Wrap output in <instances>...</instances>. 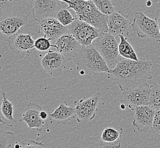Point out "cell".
<instances>
[{
  "label": "cell",
  "mask_w": 160,
  "mask_h": 148,
  "mask_svg": "<svg viewBox=\"0 0 160 148\" xmlns=\"http://www.w3.org/2000/svg\"><path fill=\"white\" fill-rule=\"evenodd\" d=\"M132 29L139 38H149L160 43L159 25L155 19L149 18L143 13H135Z\"/></svg>",
  "instance_id": "obj_5"
},
{
  "label": "cell",
  "mask_w": 160,
  "mask_h": 148,
  "mask_svg": "<svg viewBox=\"0 0 160 148\" xmlns=\"http://www.w3.org/2000/svg\"><path fill=\"white\" fill-rule=\"evenodd\" d=\"M39 33L42 32L44 37L51 40H58L62 35L69 33L67 26H65L55 17H49L38 22Z\"/></svg>",
  "instance_id": "obj_16"
},
{
  "label": "cell",
  "mask_w": 160,
  "mask_h": 148,
  "mask_svg": "<svg viewBox=\"0 0 160 148\" xmlns=\"http://www.w3.org/2000/svg\"><path fill=\"white\" fill-rule=\"evenodd\" d=\"M151 86L148 83L141 86L136 87L123 91L121 103L131 110L142 105H149Z\"/></svg>",
  "instance_id": "obj_6"
},
{
  "label": "cell",
  "mask_w": 160,
  "mask_h": 148,
  "mask_svg": "<svg viewBox=\"0 0 160 148\" xmlns=\"http://www.w3.org/2000/svg\"><path fill=\"white\" fill-rule=\"evenodd\" d=\"M126 105H125L124 104L121 103V104H120V108H121L122 109H125L126 108Z\"/></svg>",
  "instance_id": "obj_33"
},
{
  "label": "cell",
  "mask_w": 160,
  "mask_h": 148,
  "mask_svg": "<svg viewBox=\"0 0 160 148\" xmlns=\"http://www.w3.org/2000/svg\"><path fill=\"white\" fill-rule=\"evenodd\" d=\"M92 45L98 50L108 66L117 65L120 56L119 44L115 36L109 32L102 31Z\"/></svg>",
  "instance_id": "obj_4"
},
{
  "label": "cell",
  "mask_w": 160,
  "mask_h": 148,
  "mask_svg": "<svg viewBox=\"0 0 160 148\" xmlns=\"http://www.w3.org/2000/svg\"><path fill=\"white\" fill-rule=\"evenodd\" d=\"M120 38V43H119V56L124 58L129 59L134 61L139 60L138 56L132 46L127 40V37L122 35H119Z\"/></svg>",
  "instance_id": "obj_22"
},
{
  "label": "cell",
  "mask_w": 160,
  "mask_h": 148,
  "mask_svg": "<svg viewBox=\"0 0 160 148\" xmlns=\"http://www.w3.org/2000/svg\"></svg>",
  "instance_id": "obj_36"
},
{
  "label": "cell",
  "mask_w": 160,
  "mask_h": 148,
  "mask_svg": "<svg viewBox=\"0 0 160 148\" xmlns=\"http://www.w3.org/2000/svg\"><path fill=\"white\" fill-rule=\"evenodd\" d=\"M35 41L31 32L23 34L21 31L9 37L8 39L10 50L17 55L30 53L31 50L35 49Z\"/></svg>",
  "instance_id": "obj_11"
},
{
  "label": "cell",
  "mask_w": 160,
  "mask_h": 148,
  "mask_svg": "<svg viewBox=\"0 0 160 148\" xmlns=\"http://www.w3.org/2000/svg\"><path fill=\"white\" fill-rule=\"evenodd\" d=\"M75 117V107L74 105L69 106L67 102L60 103L59 107L52 114H49V120H53L58 123L65 124L72 118Z\"/></svg>",
  "instance_id": "obj_20"
},
{
  "label": "cell",
  "mask_w": 160,
  "mask_h": 148,
  "mask_svg": "<svg viewBox=\"0 0 160 148\" xmlns=\"http://www.w3.org/2000/svg\"><path fill=\"white\" fill-rule=\"evenodd\" d=\"M86 1H89V0H86Z\"/></svg>",
  "instance_id": "obj_35"
},
{
  "label": "cell",
  "mask_w": 160,
  "mask_h": 148,
  "mask_svg": "<svg viewBox=\"0 0 160 148\" xmlns=\"http://www.w3.org/2000/svg\"><path fill=\"white\" fill-rule=\"evenodd\" d=\"M101 12L106 16H110L115 12V5L111 0H92Z\"/></svg>",
  "instance_id": "obj_23"
},
{
  "label": "cell",
  "mask_w": 160,
  "mask_h": 148,
  "mask_svg": "<svg viewBox=\"0 0 160 148\" xmlns=\"http://www.w3.org/2000/svg\"><path fill=\"white\" fill-rule=\"evenodd\" d=\"M22 148H46V145L41 142H37L33 140L30 141L26 143H23Z\"/></svg>",
  "instance_id": "obj_29"
},
{
  "label": "cell",
  "mask_w": 160,
  "mask_h": 148,
  "mask_svg": "<svg viewBox=\"0 0 160 148\" xmlns=\"http://www.w3.org/2000/svg\"><path fill=\"white\" fill-rule=\"evenodd\" d=\"M52 47L58 50L67 61H71L82 45L72 34L68 33L59 37Z\"/></svg>",
  "instance_id": "obj_14"
},
{
  "label": "cell",
  "mask_w": 160,
  "mask_h": 148,
  "mask_svg": "<svg viewBox=\"0 0 160 148\" xmlns=\"http://www.w3.org/2000/svg\"><path fill=\"white\" fill-rule=\"evenodd\" d=\"M127 1H135V0H126Z\"/></svg>",
  "instance_id": "obj_34"
},
{
  "label": "cell",
  "mask_w": 160,
  "mask_h": 148,
  "mask_svg": "<svg viewBox=\"0 0 160 148\" xmlns=\"http://www.w3.org/2000/svg\"><path fill=\"white\" fill-rule=\"evenodd\" d=\"M155 110L160 109V83L151 85V95L149 105Z\"/></svg>",
  "instance_id": "obj_24"
},
{
  "label": "cell",
  "mask_w": 160,
  "mask_h": 148,
  "mask_svg": "<svg viewBox=\"0 0 160 148\" xmlns=\"http://www.w3.org/2000/svg\"><path fill=\"white\" fill-rule=\"evenodd\" d=\"M35 0H0V21L12 16L30 17Z\"/></svg>",
  "instance_id": "obj_8"
},
{
  "label": "cell",
  "mask_w": 160,
  "mask_h": 148,
  "mask_svg": "<svg viewBox=\"0 0 160 148\" xmlns=\"http://www.w3.org/2000/svg\"><path fill=\"white\" fill-rule=\"evenodd\" d=\"M49 114L47 111L42 110L40 113V117L43 120H46L48 118H49Z\"/></svg>",
  "instance_id": "obj_30"
},
{
  "label": "cell",
  "mask_w": 160,
  "mask_h": 148,
  "mask_svg": "<svg viewBox=\"0 0 160 148\" xmlns=\"http://www.w3.org/2000/svg\"><path fill=\"white\" fill-rule=\"evenodd\" d=\"M1 123L8 127H12L17 123L14 118V107L12 103L9 101L6 93L2 90V103L1 107Z\"/></svg>",
  "instance_id": "obj_21"
},
{
  "label": "cell",
  "mask_w": 160,
  "mask_h": 148,
  "mask_svg": "<svg viewBox=\"0 0 160 148\" xmlns=\"http://www.w3.org/2000/svg\"><path fill=\"white\" fill-rule=\"evenodd\" d=\"M80 74L97 75L108 73L110 70L107 63L92 45L82 46L74 55L73 59Z\"/></svg>",
  "instance_id": "obj_3"
},
{
  "label": "cell",
  "mask_w": 160,
  "mask_h": 148,
  "mask_svg": "<svg viewBox=\"0 0 160 148\" xmlns=\"http://www.w3.org/2000/svg\"><path fill=\"white\" fill-rule=\"evenodd\" d=\"M67 3L68 9H72L76 13V18L86 22L104 32H108L109 16L105 15L97 8L92 0H60Z\"/></svg>",
  "instance_id": "obj_2"
},
{
  "label": "cell",
  "mask_w": 160,
  "mask_h": 148,
  "mask_svg": "<svg viewBox=\"0 0 160 148\" xmlns=\"http://www.w3.org/2000/svg\"><path fill=\"white\" fill-rule=\"evenodd\" d=\"M69 33L80 42L82 46H89L102 31L86 22L76 18L67 26Z\"/></svg>",
  "instance_id": "obj_7"
},
{
  "label": "cell",
  "mask_w": 160,
  "mask_h": 148,
  "mask_svg": "<svg viewBox=\"0 0 160 148\" xmlns=\"http://www.w3.org/2000/svg\"><path fill=\"white\" fill-rule=\"evenodd\" d=\"M151 130L154 133L160 135V109L157 110L155 113Z\"/></svg>",
  "instance_id": "obj_28"
},
{
  "label": "cell",
  "mask_w": 160,
  "mask_h": 148,
  "mask_svg": "<svg viewBox=\"0 0 160 148\" xmlns=\"http://www.w3.org/2000/svg\"><path fill=\"white\" fill-rule=\"evenodd\" d=\"M54 17L65 26H68L76 18L71 14L67 8L64 9L62 8L59 9Z\"/></svg>",
  "instance_id": "obj_25"
},
{
  "label": "cell",
  "mask_w": 160,
  "mask_h": 148,
  "mask_svg": "<svg viewBox=\"0 0 160 148\" xmlns=\"http://www.w3.org/2000/svg\"><path fill=\"white\" fill-rule=\"evenodd\" d=\"M132 121L133 126L140 132L146 133L151 129L156 112L149 105H142L136 107Z\"/></svg>",
  "instance_id": "obj_13"
},
{
  "label": "cell",
  "mask_w": 160,
  "mask_h": 148,
  "mask_svg": "<svg viewBox=\"0 0 160 148\" xmlns=\"http://www.w3.org/2000/svg\"><path fill=\"white\" fill-rule=\"evenodd\" d=\"M14 134L12 133L3 132L2 130H1V148H10V144L9 143V139H12V136Z\"/></svg>",
  "instance_id": "obj_27"
},
{
  "label": "cell",
  "mask_w": 160,
  "mask_h": 148,
  "mask_svg": "<svg viewBox=\"0 0 160 148\" xmlns=\"http://www.w3.org/2000/svg\"><path fill=\"white\" fill-rule=\"evenodd\" d=\"M42 108L39 104L35 103L29 102L24 113L22 115L19 121H24L30 129L35 128L40 132L45 124L44 121L40 117V113Z\"/></svg>",
  "instance_id": "obj_17"
},
{
  "label": "cell",
  "mask_w": 160,
  "mask_h": 148,
  "mask_svg": "<svg viewBox=\"0 0 160 148\" xmlns=\"http://www.w3.org/2000/svg\"><path fill=\"white\" fill-rule=\"evenodd\" d=\"M155 20L157 22L158 25H159L160 28V9L158 10L157 12L156 13V16H155Z\"/></svg>",
  "instance_id": "obj_31"
},
{
  "label": "cell",
  "mask_w": 160,
  "mask_h": 148,
  "mask_svg": "<svg viewBox=\"0 0 160 148\" xmlns=\"http://www.w3.org/2000/svg\"><path fill=\"white\" fill-rule=\"evenodd\" d=\"M51 39L47 37H44L38 38L35 41V48L40 51H45L50 49L52 46V45L51 44Z\"/></svg>",
  "instance_id": "obj_26"
},
{
  "label": "cell",
  "mask_w": 160,
  "mask_h": 148,
  "mask_svg": "<svg viewBox=\"0 0 160 148\" xmlns=\"http://www.w3.org/2000/svg\"><path fill=\"white\" fill-rule=\"evenodd\" d=\"M152 62L144 58L134 61L124 58L118 61L115 68L110 69L108 74L113 78L114 83L120 90H126L141 86L153 78Z\"/></svg>",
  "instance_id": "obj_1"
},
{
  "label": "cell",
  "mask_w": 160,
  "mask_h": 148,
  "mask_svg": "<svg viewBox=\"0 0 160 148\" xmlns=\"http://www.w3.org/2000/svg\"><path fill=\"white\" fill-rule=\"evenodd\" d=\"M132 29V24L129 21L128 16L121 12H115L109 16L108 22V32L114 36L122 35L128 36Z\"/></svg>",
  "instance_id": "obj_15"
},
{
  "label": "cell",
  "mask_w": 160,
  "mask_h": 148,
  "mask_svg": "<svg viewBox=\"0 0 160 148\" xmlns=\"http://www.w3.org/2000/svg\"><path fill=\"white\" fill-rule=\"evenodd\" d=\"M28 21L27 16H12L3 19L0 22V31L5 35L10 37L20 31V29Z\"/></svg>",
  "instance_id": "obj_18"
},
{
  "label": "cell",
  "mask_w": 160,
  "mask_h": 148,
  "mask_svg": "<svg viewBox=\"0 0 160 148\" xmlns=\"http://www.w3.org/2000/svg\"><path fill=\"white\" fill-rule=\"evenodd\" d=\"M60 2V0H35L32 13L34 20L38 22L44 19L54 17L61 8Z\"/></svg>",
  "instance_id": "obj_12"
},
{
  "label": "cell",
  "mask_w": 160,
  "mask_h": 148,
  "mask_svg": "<svg viewBox=\"0 0 160 148\" xmlns=\"http://www.w3.org/2000/svg\"><path fill=\"white\" fill-rule=\"evenodd\" d=\"M67 61L60 53L50 50L42 58L40 63L47 74L52 77H58L64 70Z\"/></svg>",
  "instance_id": "obj_10"
},
{
  "label": "cell",
  "mask_w": 160,
  "mask_h": 148,
  "mask_svg": "<svg viewBox=\"0 0 160 148\" xmlns=\"http://www.w3.org/2000/svg\"><path fill=\"white\" fill-rule=\"evenodd\" d=\"M123 129L120 130L112 127L106 128L102 132L99 139L100 144L105 148H118L121 147Z\"/></svg>",
  "instance_id": "obj_19"
},
{
  "label": "cell",
  "mask_w": 160,
  "mask_h": 148,
  "mask_svg": "<svg viewBox=\"0 0 160 148\" xmlns=\"http://www.w3.org/2000/svg\"><path fill=\"white\" fill-rule=\"evenodd\" d=\"M146 5L148 7H150V6L152 5V1L151 0H148L146 1Z\"/></svg>",
  "instance_id": "obj_32"
},
{
  "label": "cell",
  "mask_w": 160,
  "mask_h": 148,
  "mask_svg": "<svg viewBox=\"0 0 160 148\" xmlns=\"http://www.w3.org/2000/svg\"><path fill=\"white\" fill-rule=\"evenodd\" d=\"M101 98V95L98 92L86 100L80 99L74 101L75 117L77 122L86 124L95 118Z\"/></svg>",
  "instance_id": "obj_9"
}]
</instances>
